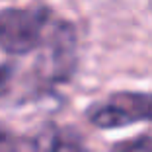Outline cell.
Here are the masks:
<instances>
[{
  "instance_id": "obj_5",
  "label": "cell",
  "mask_w": 152,
  "mask_h": 152,
  "mask_svg": "<svg viewBox=\"0 0 152 152\" xmlns=\"http://www.w3.org/2000/svg\"><path fill=\"white\" fill-rule=\"evenodd\" d=\"M49 152H92L90 148H86L84 144L80 142L78 139L74 137H57L51 144V150Z\"/></svg>"
},
{
  "instance_id": "obj_3",
  "label": "cell",
  "mask_w": 152,
  "mask_h": 152,
  "mask_svg": "<svg viewBox=\"0 0 152 152\" xmlns=\"http://www.w3.org/2000/svg\"><path fill=\"white\" fill-rule=\"evenodd\" d=\"M76 66V29L68 22H57L49 35L47 53L41 58V78L61 84Z\"/></svg>"
},
{
  "instance_id": "obj_7",
  "label": "cell",
  "mask_w": 152,
  "mask_h": 152,
  "mask_svg": "<svg viewBox=\"0 0 152 152\" xmlns=\"http://www.w3.org/2000/svg\"><path fill=\"white\" fill-rule=\"evenodd\" d=\"M10 76H12V66L10 64H0V92H4V88L8 86Z\"/></svg>"
},
{
  "instance_id": "obj_4",
  "label": "cell",
  "mask_w": 152,
  "mask_h": 152,
  "mask_svg": "<svg viewBox=\"0 0 152 152\" xmlns=\"http://www.w3.org/2000/svg\"><path fill=\"white\" fill-rule=\"evenodd\" d=\"M111 152H152V137L150 134H139L133 139L119 140L111 146Z\"/></svg>"
},
{
  "instance_id": "obj_6",
  "label": "cell",
  "mask_w": 152,
  "mask_h": 152,
  "mask_svg": "<svg viewBox=\"0 0 152 152\" xmlns=\"http://www.w3.org/2000/svg\"><path fill=\"white\" fill-rule=\"evenodd\" d=\"M0 152H18V140L0 129Z\"/></svg>"
},
{
  "instance_id": "obj_1",
  "label": "cell",
  "mask_w": 152,
  "mask_h": 152,
  "mask_svg": "<svg viewBox=\"0 0 152 152\" xmlns=\"http://www.w3.org/2000/svg\"><path fill=\"white\" fill-rule=\"evenodd\" d=\"M49 22L51 8L41 2L4 8L0 12V49L8 55H27L39 47Z\"/></svg>"
},
{
  "instance_id": "obj_2",
  "label": "cell",
  "mask_w": 152,
  "mask_h": 152,
  "mask_svg": "<svg viewBox=\"0 0 152 152\" xmlns=\"http://www.w3.org/2000/svg\"><path fill=\"white\" fill-rule=\"evenodd\" d=\"M86 115L98 129H121L152 121V92H115L90 105Z\"/></svg>"
}]
</instances>
